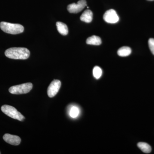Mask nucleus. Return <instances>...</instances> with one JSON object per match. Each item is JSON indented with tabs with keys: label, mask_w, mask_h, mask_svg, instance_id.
Wrapping results in <instances>:
<instances>
[{
	"label": "nucleus",
	"mask_w": 154,
	"mask_h": 154,
	"mask_svg": "<svg viewBox=\"0 0 154 154\" xmlns=\"http://www.w3.org/2000/svg\"><path fill=\"white\" fill-rule=\"evenodd\" d=\"M5 55L8 58L15 60H25L29 58L30 52L25 48H11L5 52Z\"/></svg>",
	"instance_id": "obj_1"
},
{
	"label": "nucleus",
	"mask_w": 154,
	"mask_h": 154,
	"mask_svg": "<svg viewBox=\"0 0 154 154\" xmlns=\"http://www.w3.org/2000/svg\"><path fill=\"white\" fill-rule=\"evenodd\" d=\"M0 28L4 32L11 34H17L24 31V27L19 24H13L2 22L0 23Z\"/></svg>",
	"instance_id": "obj_2"
},
{
	"label": "nucleus",
	"mask_w": 154,
	"mask_h": 154,
	"mask_svg": "<svg viewBox=\"0 0 154 154\" xmlns=\"http://www.w3.org/2000/svg\"><path fill=\"white\" fill-rule=\"evenodd\" d=\"M1 110L6 115L14 119L22 121L25 119V116L13 106L4 105L1 107Z\"/></svg>",
	"instance_id": "obj_3"
},
{
	"label": "nucleus",
	"mask_w": 154,
	"mask_h": 154,
	"mask_svg": "<svg viewBox=\"0 0 154 154\" xmlns=\"http://www.w3.org/2000/svg\"><path fill=\"white\" fill-rule=\"evenodd\" d=\"M32 88L33 85L32 83H25L18 85L12 86L9 88V91L11 94H13L19 95L26 94L30 92Z\"/></svg>",
	"instance_id": "obj_4"
},
{
	"label": "nucleus",
	"mask_w": 154,
	"mask_h": 154,
	"mask_svg": "<svg viewBox=\"0 0 154 154\" xmlns=\"http://www.w3.org/2000/svg\"><path fill=\"white\" fill-rule=\"evenodd\" d=\"M87 6L86 0H80L76 4L72 3L67 6L68 11L72 14H77L82 11Z\"/></svg>",
	"instance_id": "obj_5"
},
{
	"label": "nucleus",
	"mask_w": 154,
	"mask_h": 154,
	"mask_svg": "<svg viewBox=\"0 0 154 154\" xmlns=\"http://www.w3.org/2000/svg\"><path fill=\"white\" fill-rule=\"evenodd\" d=\"M61 83L58 80H54L48 86L47 94L50 98H52L56 95L60 89Z\"/></svg>",
	"instance_id": "obj_6"
},
{
	"label": "nucleus",
	"mask_w": 154,
	"mask_h": 154,
	"mask_svg": "<svg viewBox=\"0 0 154 154\" xmlns=\"http://www.w3.org/2000/svg\"><path fill=\"white\" fill-rule=\"evenodd\" d=\"M103 19L107 23L114 24L118 22L119 17L115 10L110 9L105 12L103 16Z\"/></svg>",
	"instance_id": "obj_7"
},
{
	"label": "nucleus",
	"mask_w": 154,
	"mask_h": 154,
	"mask_svg": "<svg viewBox=\"0 0 154 154\" xmlns=\"http://www.w3.org/2000/svg\"><path fill=\"white\" fill-rule=\"evenodd\" d=\"M3 139L7 143L14 146L19 145L21 142V138L19 136L9 134H6L4 135Z\"/></svg>",
	"instance_id": "obj_8"
},
{
	"label": "nucleus",
	"mask_w": 154,
	"mask_h": 154,
	"mask_svg": "<svg viewBox=\"0 0 154 154\" xmlns=\"http://www.w3.org/2000/svg\"><path fill=\"white\" fill-rule=\"evenodd\" d=\"M93 14L90 10H87L83 13L80 17L81 21L86 23H90L93 20Z\"/></svg>",
	"instance_id": "obj_9"
},
{
	"label": "nucleus",
	"mask_w": 154,
	"mask_h": 154,
	"mask_svg": "<svg viewBox=\"0 0 154 154\" xmlns=\"http://www.w3.org/2000/svg\"><path fill=\"white\" fill-rule=\"evenodd\" d=\"M58 31L63 35H66L68 33V28L66 25L63 22H58L56 23Z\"/></svg>",
	"instance_id": "obj_10"
},
{
	"label": "nucleus",
	"mask_w": 154,
	"mask_h": 154,
	"mask_svg": "<svg viewBox=\"0 0 154 154\" xmlns=\"http://www.w3.org/2000/svg\"><path fill=\"white\" fill-rule=\"evenodd\" d=\"M86 43L87 44L99 45L102 43V40L99 36L93 35L87 38Z\"/></svg>",
	"instance_id": "obj_11"
},
{
	"label": "nucleus",
	"mask_w": 154,
	"mask_h": 154,
	"mask_svg": "<svg viewBox=\"0 0 154 154\" xmlns=\"http://www.w3.org/2000/svg\"><path fill=\"white\" fill-rule=\"evenodd\" d=\"M131 48L127 46H123L120 48L117 51L118 55L120 57H127L131 54Z\"/></svg>",
	"instance_id": "obj_12"
},
{
	"label": "nucleus",
	"mask_w": 154,
	"mask_h": 154,
	"mask_svg": "<svg viewBox=\"0 0 154 154\" xmlns=\"http://www.w3.org/2000/svg\"><path fill=\"white\" fill-rule=\"evenodd\" d=\"M137 146L141 150L145 153H149L152 151V148L148 144L144 142H140L137 144Z\"/></svg>",
	"instance_id": "obj_13"
},
{
	"label": "nucleus",
	"mask_w": 154,
	"mask_h": 154,
	"mask_svg": "<svg viewBox=\"0 0 154 154\" xmlns=\"http://www.w3.org/2000/svg\"><path fill=\"white\" fill-rule=\"evenodd\" d=\"M80 110L75 106H72L69 111V115L72 118H76L79 115Z\"/></svg>",
	"instance_id": "obj_14"
},
{
	"label": "nucleus",
	"mask_w": 154,
	"mask_h": 154,
	"mask_svg": "<svg viewBox=\"0 0 154 154\" xmlns=\"http://www.w3.org/2000/svg\"><path fill=\"white\" fill-rule=\"evenodd\" d=\"M102 71L101 68L98 66L94 67L93 69V75L96 79H100L102 76Z\"/></svg>",
	"instance_id": "obj_15"
},
{
	"label": "nucleus",
	"mask_w": 154,
	"mask_h": 154,
	"mask_svg": "<svg viewBox=\"0 0 154 154\" xmlns=\"http://www.w3.org/2000/svg\"><path fill=\"white\" fill-rule=\"evenodd\" d=\"M149 48L153 54L154 55V38H150L148 41Z\"/></svg>",
	"instance_id": "obj_16"
},
{
	"label": "nucleus",
	"mask_w": 154,
	"mask_h": 154,
	"mask_svg": "<svg viewBox=\"0 0 154 154\" xmlns=\"http://www.w3.org/2000/svg\"><path fill=\"white\" fill-rule=\"evenodd\" d=\"M148 1H154V0H148Z\"/></svg>",
	"instance_id": "obj_17"
},
{
	"label": "nucleus",
	"mask_w": 154,
	"mask_h": 154,
	"mask_svg": "<svg viewBox=\"0 0 154 154\" xmlns=\"http://www.w3.org/2000/svg\"><path fill=\"white\" fill-rule=\"evenodd\" d=\"M0 154H1V152H0Z\"/></svg>",
	"instance_id": "obj_18"
}]
</instances>
